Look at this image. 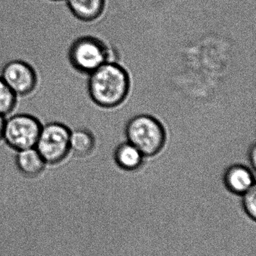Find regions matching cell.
<instances>
[{"mask_svg": "<svg viewBox=\"0 0 256 256\" xmlns=\"http://www.w3.org/2000/svg\"><path fill=\"white\" fill-rule=\"evenodd\" d=\"M15 162L20 172L28 178H34L40 176L47 165L35 147L18 150Z\"/></svg>", "mask_w": 256, "mask_h": 256, "instance_id": "obj_8", "label": "cell"}, {"mask_svg": "<svg viewBox=\"0 0 256 256\" xmlns=\"http://www.w3.org/2000/svg\"><path fill=\"white\" fill-rule=\"evenodd\" d=\"M243 206L246 214L255 219L256 216V190L255 186L243 194Z\"/></svg>", "mask_w": 256, "mask_h": 256, "instance_id": "obj_13", "label": "cell"}, {"mask_svg": "<svg viewBox=\"0 0 256 256\" xmlns=\"http://www.w3.org/2000/svg\"><path fill=\"white\" fill-rule=\"evenodd\" d=\"M256 156V148L255 144L251 147L250 150H249V162H250L251 165H252V168L253 170H255V159Z\"/></svg>", "mask_w": 256, "mask_h": 256, "instance_id": "obj_14", "label": "cell"}, {"mask_svg": "<svg viewBox=\"0 0 256 256\" xmlns=\"http://www.w3.org/2000/svg\"><path fill=\"white\" fill-rule=\"evenodd\" d=\"M66 55L75 70L87 74L110 62L106 45L94 36H84L75 40L69 46Z\"/></svg>", "mask_w": 256, "mask_h": 256, "instance_id": "obj_3", "label": "cell"}, {"mask_svg": "<svg viewBox=\"0 0 256 256\" xmlns=\"http://www.w3.org/2000/svg\"><path fill=\"white\" fill-rule=\"evenodd\" d=\"M127 141L138 148L145 156H155L166 142V132L162 123L153 116L138 115L126 124Z\"/></svg>", "mask_w": 256, "mask_h": 256, "instance_id": "obj_2", "label": "cell"}, {"mask_svg": "<svg viewBox=\"0 0 256 256\" xmlns=\"http://www.w3.org/2000/svg\"><path fill=\"white\" fill-rule=\"evenodd\" d=\"M5 116L0 115V141L3 140V134H4L5 124H6Z\"/></svg>", "mask_w": 256, "mask_h": 256, "instance_id": "obj_15", "label": "cell"}, {"mask_svg": "<svg viewBox=\"0 0 256 256\" xmlns=\"http://www.w3.org/2000/svg\"><path fill=\"white\" fill-rule=\"evenodd\" d=\"M223 182L228 191L237 195H243L255 186V173L246 166L235 164L227 168Z\"/></svg>", "mask_w": 256, "mask_h": 256, "instance_id": "obj_7", "label": "cell"}, {"mask_svg": "<svg viewBox=\"0 0 256 256\" xmlns=\"http://www.w3.org/2000/svg\"><path fill=\"white\" fill-rule=\"evenodd\" d=\"M70 153L79 158L89 156L94 150L96 140L88 130L79 128L71 131Z\"/></svg>", "mask_w": 256, "mask_h": 256, "instance_id": "obj_10", "label": "cell"}, {"mask_svg": "<svg viewBox=\"0 0 256 256\" xmlns=\"http://www.w3.org/2000/svg\"><path fill=\"white\" fill-rule=\"evenodd\" d=\"M89 76V94L99 106L116 108L126 100L130 90V78L120 64L108 62Z\"/></svg>", "mask_w": 256, "mask_h": 256, "instance_id": "obj_1", "label": "cell"}, {"mask_svg": "<svg viewBox=\"0 0 256 256\" xmlns=\"http://www.w3.org/2000/svg\"><path fill=\"white\" fill-rule=\"evenodd\" d=\"M1 78L17 96H28L38 84L37 74L33 66L21 60L8 62L2 70Z\"/></svg>", "mask_w": 256, "mask_h": 256, "instance_id": "obj_6", "label": "cell"}, {"mask_svg": "<svg viewBox=\"0 0 256 256\" xmlns=\"http://www.w3.org/2000/svg\"><path fill=\"white\" fill-rule=\"evenodd\" d=\"M145 156L129 142L119 144L114 152V160L125 171H136L142 166Z\"/></svg>", "mask_w": 256, "mask_h": 256, "instance_id": "obj_9", "label": "cell"}, {"mask_svg": "<svg viewBox=\"0 0 256 256\" xmlns=\"http://www.w3.org/2000/svg\"><path fill=\"white\" fill-rule=\"evenodd\" d=\"M42 124L34 116L21 114L6 120L3 140L14 150L36 147Z\"/></svg>", "mask_w": 256, "mask_h": 256, "instance_id": "obj_5", "label": "cell"}, {"mask_svg": "<svg viewBox=\"0 0 256 256\" xmlns=\"http://www.w3.org/2000/svg\"><path fill=\"white\" fill-rule=\"evenodd\" d=\"M71 10L80 19L93 20L100 18L105 0H67Z\"/></svg>", "mask_w": 256, "mask_h": 256, "instance_id": "obj_11", "label": "cell"}, {"mask_svg": "<svg viewBox=\"0 0 256 256\" xmlns=\"http://www.w3.org/2000/svg\"><path fill=\"white\" fill-rule=\"evenodd\" d=\"M71 130L63 123L42 126L36 148L47 164H58L70 153Z\"/></svg>", "mask_w": 256, "mask_h": 256, "instance_id": "obj_4", "label": "cell"}, {"mask_svg": "<svg viewBox=\"0 0 256 256\" xmlns=\"http://www.w3.org/2000/svg\"><path fill=\"white\" fill-rule=\"evenodd\" d=\"M18 96L0 76V115L6 116L15 108Z\"/></svg>", "mask_w": 256, "mask_h": 256, "instance_id": "obj_12", "label": "cell"}]
</instances>
